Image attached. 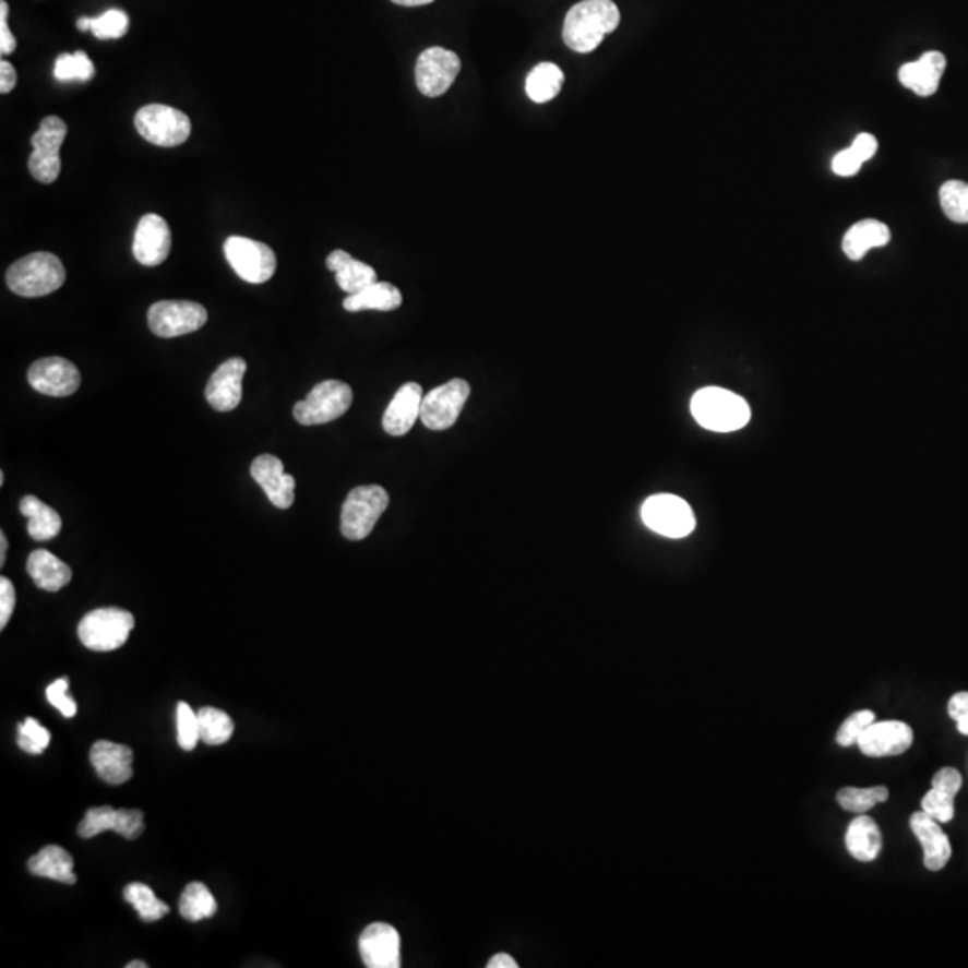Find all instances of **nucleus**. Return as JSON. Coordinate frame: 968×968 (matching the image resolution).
Masks as SVG:
<instances>
[{
  "instance_id": "f257e3e1",
  "label": "nucleus",
  "mask_w": 968,
  "mask_h": 968,
  "mask_svg": "<svg viewBox=\"0 0 968 968\" xmlns=\"http://www.w3.org/2000/svg\"><path fill=\"white\" fill-rule=\"evenodd\" d=\"M621 11L612 0H583L572 5L563 22V41L574 52H593L605 36L618 29Z\"/></svg>"
},
{
  "instance_id": "f03ea898",
  "label": "nucleus",
  "mask_w": 968,
  "mask_h": 968,
  "mask_svg": "<svg viewBox=\"0 0 968 968\" xmlns=\"http://www.w3.org/2000/svg\"><path fill=\"white\" fill-rule=\"evenodd\" d=\"M63 262L47 251L22 256L5 273L11 291L24 298H40L58 291L65 284Z\"/></svg>"
},
{
  "instance_id": "7ed1b4c3",
  "label": "nucleus",
  "mask_w": 968,
  "mask_h": 968,
  "mask_svg": "<svg viewBox=\"0 0 968 968\" xmlns=\"http://www.w3.org/2000/svg\"><path fill=\"white\" fill-rule=\"evenodd\" d=\"M691 413L700 426L716 432L739 431L752 417L748 402L722 387H703L694 393Z\"/></svg>"
},
{
  "instance_id": "20e7f679",
  "label": "nucleus",
  "mask_w": 968,
  "mask_h": 968,
  "mask_svg": "<svg viewBox=\"0 0 968 968\" xmlns=\"http://www.w3.org/2000/svg\"><path fill=\"white\" fill-rule=\"evenodd\" d=\"M135 628V618L122 608H99L86 613L77 626L83 646L92 652H116Z\"/></svg>"
},
{
  "instance_id": "39448f33",
  "label": "nucleus",
  "mask_w": 968,
  "mask_h": 968,
  "mask_svg": "<svg viewBox=\"0 0 968 968\" xmlns=\"http://www.w3.org/2000/svg\"><path fill=\"white\" fill-rule=\"evenodd\" d=\"M387 506H390V495L384 488L377 485L354 488L343 504V537L351 542L367 538Z\"/></svg>"
},
{
  "instance_id": "423d86ee",
  "label": "nucleus",
  "mask_w": 968,
  "mask_h": 968,
  "mask_svg": "<svg viewBox=\"0 0 968 968\" xmlns=\"http://www.w3.org/2000/svg\"><path fill=\"white\" fill-rule=\"evenodd\" d=\"M354 402L351 387L342 381L320 382L303 401L298 402L292 415L301 426H322L342 418Z\"/></svg>"
},
{
  "instance_id": "0eeeda50",
  "label": "nucleus",
  "mask_w": 968,
  "mask_h": 968,
  "mask_svg": "<svg viewBox=\"0 0 968 968\" xmlns=\"http://www.w3.org/2000/svg\"><path fill=\"white\" fill-rule=\"evenodd\" d=\"M135 128L144 141L160 147L181 146L191 136V119L172 106L147 105L136 111Z\"/></svg>"
},
{
  "instance_id": "6e6552de",
  "label": "nucleus",
  "mask_w": 968,
  "mask_h": 968,
  "mask_svg": "<svg viewBox=\"0 0 968 968\" xmlns=\"http://www.w3.org/2000/svg\"><path fill=\"white\" fill-rule=\"evenodd\" d=\"M67 124L60 117H46L40 128L31 136L33 153L29 156V171L40 183H55L61 172L60 150L65 142Z\"/></svg>"
},
{
  "instance_id": "1a4fd4ad",
  "label": "nucleus",
  "mask_w": 968,
  "mask_h": 968,
  "mask_svg": "<svg viewBox=\"0 0 968 968\" xmlns=\"http://www.w3.org/2000/svg\"><path fill=\"white\" fill-rule=\"evenodd\" d=\"M225 256L231 270L248 284H264L276 272V255L264 242L231 236L225 242Z\"/></svg>"
},
{
  "instance_id": "9d476101",
  "label": "nucleus",
  "mask_w": 968,
  "mask_h": 968,
  "mask_svg": "<svg viewBox=\"0 0 968 968\" xmlns=\"http://www.w3.org/2000/svg\"><path fill=\"white\" fill-rule=\"evenodd\" d=\"M206 320H208V312L196 301H156L155 306H151L147 311L151 332L158 337H166V339L200 331Z\"/></svg>"
},
{
  "instance_id": "9b49d317",
  "label": "nucleus",
  "mask_w": 968,
  "mask_h": 968,
  "mask_svg": "<svg viewBox=\"0 0 968 968\" xmlns=\"http://www.w3.org/2000/svg\"><path fill=\"white\" fill-rule=\"evenodd\" d=\"M643 521L652 531L668 538H683L696 526L693 510L677 495L660 493L644 502Z\"/></svg>"
},
{
  "instance_id": "f8f14e48",
  "label": "nucleus",
  "mask_w": 968,
  "mask_h": 968,
  "mask_svg": "<svg viewBox=\"0 0 968 968\" xmlns=\"http://www.w3.org/2000/svg\"><path fill=\"white\" fill-rule=\"evenodd\" d=\"M468 397H470V386L463 379H454L443 386L434 387L432 392L423 395L420 420L431 431H445L457 422Z\"/></svg>"
},
{
  "instance_id": "ddd939ff",
  "label": "nucleus",
  "mask_w": 968,
  "mask_h": 968,
  "mask_svg": "<svg viewBox=\"0 0 968 968\" xmlns=\"http://www.w3.org/2000/svg\"><path fill=\"white\" fill-rule=\"evenodd\" d=\"M462 71V60L456 52L443 47H429L418 56L415 77L418 91L426 97H440L454 85Z\"/></svg>"
},
{
  "instance_id": "4468645a",
  "label": "nucleus",
  "mask_w": 968,
  "mask_h": 968,
  "mask_svg": "<svg viewBox=\"0 0 968 968\" xmlns=\"http://www.w3.org/2000/svg\"><path fill=\"white\" fill-rule=\"evenodd\" d=\"M146 828L144 813L139 809H113L110 805H99L86 811L85 818L80 823L77 833L81 838H94L99 834L116 830L126 839H139Z\"/></svg>"
},
{
  "instance_id": "2eb2a0df",
  "label": "nucleus",
  "mask_w": 968,
  "mask_h": 968,
  "mask_svg": "<svg viewBox=\"0 0 968 968\" xmlns=\"http://www.w3.org/2000/svg\"><path fill=\"white\" fill-rule=\"evenodd\" d=\"M31 387L47 397H69L81 384L80 370L63 357H46L33 362L27 372Z\"/></svg>"
},
{
  "instance_id": "dca6fc26",
  "label": "nucleus",
  "mask_w": 968,
  "mask_h": 968,
  "mask_svg": "<svg viewBox=\"0 0 968 968\" xmlns=\"http://www.w3.org/2000/svg\"><path fill=\"white\" fill-rule=\"evenodd\" d=\"M171 242V228L166 219L156 214H146L136 225L133 256L142 266H160L169 256Z\"/></svg>"
},
{
  "instance_id": "f3484780",
  "label": "nucleus",
  "mask_w": 968,
  "mask_h": 968,
  "mask_svg": "<svg viewBox=\"0 0 968 968\" xmlns=\"http://www.w3.org/2000/svg\"><path fill=\"white\" fill-rule=\"evenodd\" d=\"M359 951L368 968L401 967V934L390 923L368 925L359 939Z\"/></svg>"
},
{
  "instance_id": "a211bd4d",
  "label": "nucleus",
  "mask_w": 968,
  "mask_h": 968,
  "mask_svg": "<svg viewBox=\"0 0 968 968\" xmlns=\"http://www.w3.org/2000/svg\"><path fill=\"white\" fill-rule=\"evenodd\" d=\"M913 730L903 721L873 722L859 738L858 746L869 757H894L908 752Z\"/></svg>"
},
{
  "instance_id": "6ab92c4d",
  "label": "nucleus",
  "mask_w": 968,
  "mask_h": 968,
  "mask_svg": "<svg viewBox=\"0 0 968 968\" xmlns=\"http://www.w3.org/2000/svg\"><path fill=\"white\" fill-rule=\"evenodd\" d=\"M247 361L231 357L217 368L205 387V397L216 411H234L242 398V377L247 373Z\"/></svg>"
},
{
  "instance_id": "aec40b11",
  "label": "nucleus",
  "mask_w": 968,
  "mask_h": 968,
  "mask_svg": "<svg viewBox=\"0 0 968 968\" xmlns=\"http://www.w3.org/2000/svg\"><path fill=\"white\" fill-rule=\"evenodd\" d=\"M251 477L261 485L273 506L287 510L295 502V477L284 473V463L272 454H262L251 463Z\"/></svg>"
},
{
  "instance_id": "412c9836",
  "label": "nucleus",
  "mask_w": 968,
  "mask_h": 968,
  "mask_svg": "<svg viewBox=\"0 0 968 968\" xmlns=\"http://www.w3.org/2000/svg\"><path fill=\"white\" fill-rule=\"evenodd\" d=\"M911 830L915 836L920 839L923 847V864L931 872H940L945 869L948 859L953 856V848L948 841L947 834L942 830L940 823L929 816L928 813H915L909 820Z\"/></svg>"
},
{
  "instance_id": "4be33fe9",
  "label": "nucleus",
  "mask_w": 968,
  "mask_h": 968,
  "mask_svg": "<svg viewBox=\"0 0 968 968\" xmlns=\"http://www.w3.org/2000/svg\"><path fill=\"white\" fill-rule=\"evenodd\" d=\"M945 67H947L945 56L939 50H929L925 55L920 56L919 60L909 61L906 65L900 67L898 81L906 88L915 92L917 96H933L939 91Z\"/></svg>"
},
{
  "instance_id": "5701e85b",
  "label": "nucleus",
  "mask_w": 968,
  "mask_h": 968,
  "mask_svg": "<svg viewBox=\"0 0 968 968\" xmlns=\"http://www.w3.org/2000/svg\"><path fill=\"white\" fill-rule=\"evenodd\" d=\"M422 401L423 392L420 384L417 382L404 384L384 413V418H382L384 431L392 437H404L411 431L413 426L420 418Z\"/></svg>"
},
{
  "instance_id": "b1692460",
  "label": "nucleus",
  "mask_w": 968,
  "mask_h": 968,
  "mask_svg": "<svg viewBox=\"0 0 968 968\" xmlns=\"http://www.w3.org/2000/svg\"><path fill=\"white\" fill-rule=\"evenodd\" d=\"M91 763L110 786H121L133 777V752L124 744L97 741L91 750Z\"/></svg>"
},
{
  "instance_id": "393cba45",
  "label": "nucleus",
  "mask_w": 968,
  "mask_h": 968,
  "mask_svg": "<svg viewBox=\"0 0 968 968\" xmlns=\"http://www.w3.org/2000/svg\"><path fill=\"white\" fill-rule=\"evenodd\" d=\"M964 778L958 769H940L933 777V788L922 798V811L939 823L953 822L954 798L959 793Z\"/></svg>"
},
{
  "instance_id": "a878e982",
  "label": "nucleus",
  "mask_w": 968,
  "mask_h": 968,
  "mask_svg": "<svg viewBox=\"0 0 968 968\" xmlns=\"http://www.w3.org/2000/svg\"><path fill=\"white\" fill-rule=\"evenodd\" d=\"M27 574L33 577L36 587L47 593H58L72 579L71 567L46 549L31 552L27 558Z\"/></svg>"
},
{
  "instance_id": "bb28decb",
  "label": "nucleus",
  "mask_w": 968,
  "mask_h": 968,
  "mask_svg": "<svg viewBox=\"0 0 968 968\" xmlns=\"http://www.w3.org/2000/svg\"><path fill=\"white\" fill-rule=\"evenodd\" d=\"M892 241V231L877 219H863L850 226L844 237L845 255L850 261H861L872 248H883Z\"/></svg>"
},
{
  "instance_id": "cd10ccee",
  "label": "nucleus",
  "mask_w": 968,
  "mask_h": 968,
  "mask_svg": "<svg viewBox=\"0 0 968 968\" xmlns=\"http://www.w3.org/2000/svg\"><path fill=\"white\" fill-rule=\"evenodd\" d=\"M27 869L36 877L52 879L58 883L75 884L77 875L74 873V859L65 848L58 845H47L40 852L29 859Z\"/></svg>"
},
{
  "instance_id": "c85d7f7f",
  "label": "nucleus",
  "mask_w": 968,
  "mask_h": 968,
  "mask_svg": "<svg viewBox=\"0 0 968 968\" xmlns=\"http://www.w3.org/2000/svg\"><path fill=\"white\" fill-rule=\"evenodd\" d=\"M847 848L850 856L863 863H870L877 859L883 848V836L877 823L869 816H859L848 825Z\"/></svg>"
},
{
  "instance_id": "c756f323",
  "label": "nucleus",
  "mask_w": 968,
  "mask_h": 968,
  "mask_svg": "<svg viewBox=\"0 0 968 968\" xmlns=\"http://www.w3.org/2000/svg\"><path fill=\"white\" fill-rule=\"evenodd\" d=\"M22 515L29 518L27 533L36 542H47L61 531V517L38 497L25 495L21 501Z\"/></svg>"
},
{
  "instance_id": "7c9ffc66",
  "label": "nucleus",
  "mask_w": 968,
  "mask_h": 968,
  "mask_svg": "<svg viewBox=\"0 0 968 968\" xmlns=\"http://www.w3.org/2000/svg\"><path fill=\"white\" fill-rule=\"evenodd\" d=\"M402 306V292L390 282H379L357 295H348L343 307L348 312L395 311Z\"/></svg>"
},
{
  "instance_id": "2f4dec72",
  "label": "nucleus",
  "mask_w": 968,
  "mask_h": 968,
  "mask_svg": "<svg viewBox=\"0 0 968 968\" xmlns=\"http://www.w3.org/2000/svg\"><path fill=\"white\" fill-rule=\"evenodd\" d=\"M565 74L554 63H540L526 80V94L535 103H549L562 91Z\"/></svg>"
},
{
  "instance_id": "473e14b6",
  "label": "nucleus",
  "mask_w": 968,
  "mask_h": 968,
  "mask_svg": "<svg viewBox=\"0 0 968 968\" xmlns=\"http://www.w3.org/2000/svg\"><path fill=\"white\" fill-rule=\"evenodd\" d=\"M217 913V903L205 884L191 883L180 897V915L189 922L211 919Z\"/></svg>"
},
{
  "instance_id": "72a5a7b5",
  "label": "nucleus",
  "mask_w": 968,
  "mask_h": 968,
  "mask_svg": "<svg viewBox=\"0 0 968 968\" xmlns=\"http://www.w3.org/2000/svg\"><path fill=\"white\" fill-rule=\"evenodd\" d=\"M124 898L133 906L144 922H156L169 913V906L156 897L155 892L142 883L128 884Z\"/></svg>"
},
{
  "instance_id": "f704fd0d",
  "label": "nucleus",
  "mask_w": 968,
  "mask_h": 968,
  "mask_svg": "<svg viewBox=\"0 0 968 968\" xmlns=\"http://www.w3.org/2000/svg\"><path fill=\"white\" fill-rule=\"evenodd\" d=\"M198 719H200V738L205 744L211 746L225 744L234 736V721L219 708L203 707L198 713Z\"/></svg>"
},
{
  "instance_id": "c9c22d12",
  "label": "nucleus",
  "mask_w": 968,
  "mask_h": 968,
  "mask_svg": "<svg viewBox=\"0 0 968 968\" xmlns=\"http://www.w3.org/2000/svg\"><path fill=\"white\" fill-rule=\"evenodd\" d=\"M940 205L951 222L968 223V183L961 180L945 181L940 189Z\"/></svg>"
},
{
  "instance_id": "e433bc0d",
  "label": "nucleus",
  "mask_w": 968,
  "mask_h": 968,
  "mask_svg": "<svg viewBox=\"0 0 968 968\" xmlns=\"http://www.w3.org/2000/svg\"><path fill=\"white\" fill-rule=\"evenodd\" d=\"M889 791L884 786H875V788H844L839 789L838 803L845 811L850 813H867L870 809L875 808L877 803L888 800Z\"/></svg>"
},
{
  "instance_id": "4c0bfd02",
  "label": "nucleus",
  "mask_w": 968,
  "mask_h": 968,
  "mask_svg": "<svg viewBox=\"0 0 968 968\" xmlns=\"http://www.w3.org/2000/svg\"><path fill=\"white\" fill-rule=\"evenodd\" d=\"M96 74V67L83 50L74 55L58 56L55 63V77L61 83L69 81H88Z\"/></svg>"
},
{
  "instance_id": "58836bf2",
  "label": "nucleus",
  "mask_w": 968,
  "mask_h": 968,
  "mask_svg": "<svg viewBox=\"0 0 968 968\" xmlns=\"http://www.w3.org/2000/svg\"><path fill=\"white\" fill-rule=\"evenodd\" d=\"M336 282L343 291L348 295H357L375 284L377 273L372 266H368L365 262L351 259L336 273Z\"/></svg>"
},
{
  "instance_id": "ea45409f",
  "label": "nucleus",
  "mask_w": 968,
  "mask_h": 968,
  "mask_svg": "<svg viewBox=\"0 0 968 968\" xmlns=\"http://www.w3.org/2000/svg\"><path fill=\"white\" fill-rule=\"evenodd\" d=\"M176 730H178V744L186 752H191L200 743V719L194 714L189 703L180 702L176 707Z\"/></svg>"
},
{
  "instance_id": "a19ab883",
  "label": "nucleus",
  "mask_w": 968,
  "mask_h": 968,
  "mask_svg": "<svg viewBox=\"0 0 968 968\" xmlns=\"http://www.w3.org/2000/svg\"><path fill=\"white\" fill-rule=\"evenodd\" d=\"M130 25V19L122 10H108L92 22V33L99 40L122 38Z\"/></svg>"
},
{
  "instance_id": "79ce46f5",
  "label": "nucleus",
  "mask_w": 968,
  "mask_h": 968,
  "mask_svg": "<svg viewBox=\"0 0 968 968\" xmlns=\"http://www.w3.org/2000/svg\"><path fill=\"white\" fill-rule=\"evenodd\" d=\"M19 746L31 755H40L50 743V733L36 719L27 718L19 725Z\"/></svg>"
},
{
  "instance_id": "37998d69",
  "label": "nucleus",
  "mask_w": 968,
  "mask_h": 968,
  "mask_svg": "<svg viewBox=\"0 0 968 968\" xmlns=\"http://www.w3.org/2000/svg\"><path fill=\"white\" fill-rule=\"evenodd\" d=\"M873 722H875V714L872 710H859L850 718L845 719L844 725L836 733V741L839 746H853V744H858L859 738Z\"/></svg>"
},
{
  "instance_id": "c03bdc74",
  "label": "nucleus",
  "mask_w": 968,
  "mask_h": 968,
  "mask_svg": "<svg viewBox=\"0 0 968 968\" xmlns=\"http://www.w3.org/2000/svg\"><path fill=\"white\" fill-rule=\"evenodd\" d=\"M67 691H69V678H58L55 683H50L49 688H47V700H49L52 707L60 710L61 716L74 718L75 713H77V705H75L74 697L69 696Z\"/></svg>"
},
{
  "instance_id": "a18cd8bd",
  "label": "nucleus",
  "mask_w": 968,
  "mask_h": 968,
  "mask_svg": "<svg viewBox=\"0 0 968 968\" xmlns=\"http://www.w3.org/2000/svg\"><path fill=\"white\" fill-rule=\"evenodd\" d=\"M16 594L13 583L8 577H0V630H4L15 610Z\"/></svg>"
},
{
  "instance_id": "49530a36",
  "label": "nucleus",
  "mask_w": 968,
  "mask_h": 968,
  "mask_svg": "<svg viewBox=\"0 0 968 968\" xmlns=\"http://www.w3.org/2000/svg\"><path fill=\"white\" fill-rule=\"evenodd\" d=\"M948 716L958 725L959 732L968 736V693L954 694L948 702Z\"/></svg>"
},
{
  "instance_id": "de8ad7c7",
  "label": "nucleus",
  "mask_w": 968,
  "mask_h": 968,
  "mask_svg": "<svg viewBox=\"0 0 968 968\" xmlns=\"http://www.w3.org/2000/svg\"><path fill=\"white\" fill-rule=\"evenodd\" d=\"M861 166H863V162L853 155V151L850 147L839 151L838 155L834 156L833 171L838 176L847 178V176L858 175Z\"/></svg>"
},
{
  "instance_id": "09e8293b",
  "label": "nucleus",
  "mask_w": 968,
  "mask_h": 968,
  "mask_svg": "<svg viewBox=\"0 0 968 968\" xmlns=\"http://www.w3.org/2000/svg\"><path fill=\"white\" fill-rule=\"evenodd\" d=\"M8 15H10V5L5 0H2L0 2V52L4 56L15 52L16 49L15 36L8 25Z\"/></svg>"
},
{
  "instance_id": "8fccbe9b",
  "label": "nucleus",
  "mask_w": 968,
  "mask_h": 968,
  "mask_svg": "<svg viewBox=\"0 0 968 968\" xmlns=\"http://www.w3.org/2000/svg\"><path fill=\"white\" fill-rule=\"evenodd\" d=\"M850 150L853 151V155L858 156L859 160L869 162L875 153H877V139L875 136L870 135V133H859L856 136V141L852 142V146Z\"/></svg>"
},
{
  "instance_id": "3c124183",
  "label": "nucleus",
  "mask_w": 968,
  "mask_h": 968,
  "mask_svg": "<svg viewBox=\"0 0 968 968\" xmlns=\"http://www.w3.org/2000/svg\"><path fill=\"white\" fill-rule=\"evenodd\" d=\"M16 85V71L10 61H0V92L10 94Z\"/></svg>"
},
{
  "instance_id": "603ef678",
  "label": "nucleus",
  "mask_w": 968,
  "mask_h": 968,
  "mask_svg": "<svg viewBox=\"0 0 968 968\" xmlns=\"http://www.w3.org/2000/svg\"><path fill=\"white\" fill-rule=\"evenodd\" d=\"M351 259H354V256H351L350 253H347V251H332L328 259H326V267H328L331 272L337 273L343 266H345V264H347V262H350Z\"/></svg>"
},
{
  "instance_id": "864d4df0",
  "label": "nucleus",
  "mask_w": 968,
  "mask_h": 968,
  "mask_svg": "<svg viewBox=\"0 0 968 968\" xmlns=\"http://www.w3.org/2000/svg\"><path fill=\"white\" fill-rule=\"evenodd\" d=\"M488 968H517L518 964L510 954H497L487 965Z\"/></svg>"
},
{
  "instance_id": "5fc2aeb1",
  "label": "nucleus",
  "mask_w": 968,
  "mask_h": 968,
  "mask_svg": "<svg viewBox=\"0 0 968 968\" xmlns=\"http://www.w3.org/2000/svg\"><path fill=\"white\" fill-rule=\"evenodd\" d=\"M395 4L404 5V8H418V5H427L434 2V0H392Z\"/></svg>"
},
{
  "instance_id": "6e6d98bb",
  "label": "nucleus",
  "mask_w": 968,
  "mask_h": 968,
  "mask_svg": "<svg viewBox=\"0 0 968 968\" xmlns=\"http://www.w3.org/2000/svg\"><path fill=\"white\" fill-rule=\"evenodd\" d=\"M5 552H8V538L4 533H0V565H4Z\"/></svg>"
},
{
  "instance_id": "4d7b16f0",
  "label": "nucleus",
  "mask_w": 968,
  "mask_h": 968,
  "mask_svg": "<svg viewBox=\"0 0 968 968\" xmlns=\"http://www.w3.org/2000/svg\"><path fill=\"white\" fill-rule=\"evenodd\" d=\"M92 22H94V19H88V16H83V19H80V21H77V29L92 31Z\"/></svg>"
},
{
  "instance_id": "13d9d810",
  "label": "nucleus",
  "mask_w": 968,
  "mask_h": 968,
  "mask_svg": "<svg viewBox=\"0 0 968 968\" xmlns=\"http://www.w3.org/2000/svg\"><path fill=\"white\" fill-rule=\"evenodd\" d=\"M126 968H147V964H144V961H131V964L126 965Z\"/></svg>"
}]
</instances>
